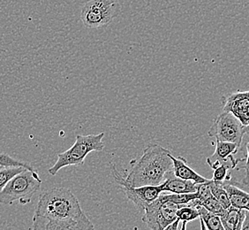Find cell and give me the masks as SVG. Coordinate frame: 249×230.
Returning <instances> with one entry per match:
<instances>
[{"label": "cell", "instance_id": "cell-10", "mask_svg": "<svg viewBox=\"0 0 249 230\" xmlns=\"http://www.w3.org/2000/svg\"><path fill=\"white\" fill-rule=\"evenodd\" d=\"M240 145L230 142L216 141V150L213 155L207 158V164L213 170L219 166H227L230 169L237 167L240 159L234 158L235 154L238 153Z\"/></svg>", "mask_w": 249, "mask_h": 230}, {"label": "cell", "instance_id": "cell-1", "mask_svg": "<svg viewBox=\"0 0 249 230\" xmlns=\"http://www.w3.org/2000/svg\"><path fill=\"white\" fill-rule=\"evenodd\" d=\"M33 230H94L71 191L54 188L39 197L33 217Z\"/></svg>", "mask_w": 249, "mask_h": 230}, {"label": "cell", "instance_id": "cell-24", "mask_svg": "<svg viewBox=\"0 0 249 230\" xmlns=\"http://www.w3.org/2000/svg\"><path fill=\"white\" fill-rule=\"evenodd\" d=\"M179 222H180V220L179 219H178L177 220H175V221H173L172 224H170V225L168 226L167 228L165 229L166 230H178V225H179Z\"/></svg>", "mask_w": 249, "mask_h": 230}, {"label": "cell", "instance_id": "cell-8", "mask_svg": "<svg viewBox=\"0 0 249 230\" xmlns=\"http://www.w3.org/2000/svg\"><path fill=\"white\" fill-rule=\"evenodd\" d=\"M224 111L235 115L242 125H249V91H236L223 96Z\"/></svg>", "mask_w": 249, "mask_h": 230}, {"label": "cell", "instance_id": "cell-2", "mask_svg": "<svg viewBox=\"0 0 249 230\" xmlns=\"http://www.w3.org/2000/svg\"><path fill=\"white\" fill-rule=\"evenodd\" d=\"M170 153L169 150L159 144H149L144 149L142 156L134 165L126 177L122 176L114 167H112L111 171L116 182L121 186L160 185L173 171Z\"/></svg>", "mask_w": 249, "mask_h": 230}, {"label": "cell", "instance_id": "cell-17", "mask_svg": "<svg viewBox=\"0 0 249 230\" xmlns=\"http://www.w3.org/2000/svg\"><path fill=\"white\" fill-rule=\"evenodd\" d=\"M28 168L23 167H5L0 166V192L5 188L12 178Z\"/></svg>", "mask_w": 249, "mask_h": 230}, {"label": "cell", "instance_id": "cell-15", "mask_svg": "<svg viewBox=\"0 0 249 230\" xmlns=\"http://www.w3.org/2000/svg\"><path fill=\"white\" fill-rule=\"evenodd\" d=\"M199 211V219L201 221V230H225L222 224L220 216L208 211L202 206H196Z\"/></svg>", "mask_w": 249, "mask_h": 230}, {"label": "cell", "instance_id": "cell-16", "mask_svg": "<svg viewBox=\"0 0 249 230\" xmlns=\"http://www.w3.org/2000/svg\"><path fill=\"white\" fill-rule=\"evenodd\" d=\"M209 184H210V187H211L212 195L215 197V198L218 200V202L225 207V209L230 208L231 206L230 198L228 196V193L224 188L223 182H216L212 181V180H210Z\"/></svg>", "mask_w": 249, "mask_h": 230}, {"label": "cell", "instance_id": "cell-4", "mask_svg": "<svg viewBox=\"0 0 249 230\" xmlns=\"http://www.w3.org/2000/svg\"><path fill=\"white\" fill-rule=\"evenodd\" d=\"M41 185L42 180L36 170L25 169L12 178L0 192V204L10 206L15 202L20 205L29 204Z\"/></svg>", "mask_w": 249, "mask_h": 230}, {"label": "cell", "instance_id": "cell-21", "mask_svg": "<svg viewBox=\"0 0 249 230\" xmlns=\"http://www.w3.org/2000/svg\"><path fill=\"white\" fill-rule=\"evenodd\" d=\"M229 170L230 168H228L227 166H219L218 168L214 169V173H213V177H212V181L216 182H224L230 181L231 176L229 173Z\"/></svg>", "mask_w": 249, "mask_h": 230}, {"label": "cell", "instance_id": "cell-7", "mask_svg": "<svg viewBox=\"0 0 249 230\" xmlns=\"http://www.w3.org/2000/svg\"><path fill=\"white\" fill-rule=\"evenodd\" d=\"M243 128L244 126L235 115L223 111L216 116L208 134L216 141L234 143L240 146L244 136Z\"/></svg>", "mask_w": 249, "mask_h": 230}, {"label": "cell", "instance_id": "cell-18", "mask_svg": "<svg viewBox=\"0 0 249 230\" xmlns=\"http://www.w3.org/2000/svg\"><path fill=\"white\" fill-rule=\"evenodd\" d=\"M199 211L195 206L180 205L177 210L178 219L182 222H189L199 218Z\"/></svg>", "mask_w": 249, "mask_h": 230}, {"label": "cell", "instance_id": "cell-14", "mask_svg": "<svg viewBox=\"0 0 249 230\" xmlns=\"http://www.w3.org/2000/svg\"><path fill=\"white\" fill-rule=\"evenodd\" d=\"M225 191L228 193L230 198L231 205L239 209L249 208V193L245 192L242 189L235 186L229 181L223 182Z\"/></svg>", "mask_w": 249, "mask_h": 230}, {"label": "cell", "instance_id": "cell-12", "mask_svg": "<svg viewBox=\"0 0 249 230\" xmlns=\"http://www.w3.org/2000/svg\"><path fill=\"white\" fill-rule=\"evenodd\" d=\"M163 184V192L176 193V194H185V193H195L197 191L198 183L184 180L181 178L177 177L174 175L173 172H171Z\"/></svg>", "mask_w": 249, "mask_h": 230}, {"label": "cell", "instance_id": "cell-22", "mask_svg": "<svg viewBox=\"0 0 249 230\" xmlns=\"http://www.w3.org/2000/svg\"><path fill=\"white\" fill-rule=\"evenodd\" d=\"M245 160V165L243 167L239 168V169H244L245 177L242 180V182L245 185H249V142L247 144V157L245 159H240V161Z\"/></svg>", "mask_w": 249, "mask_h": 230}, {"label": "cell", "instance_id": "cell-6", "mask_svg": "<svg viewBox=\"0 0 249 230\" xmlns=\"http://www.w3.org/2000/svg\"><path fill=\"white\" fill-rule=\"evenodd\" d=\"M180 205L170 201L166 194L160 196L145 207L142 221L149 230H163L177 220V210Z\"/></svg>", "mask_w": 249, "mask_h": 230}, {"label": "cell", "instance_id": "cell-23", "mask_svg": "<svg viewBox=\"0 0 249 230\" xmlns=\"http://www.w3.org/2000/svg\"><path fill=\"white\" fill-rule=\"evenodd\" d=\"M241 230H249V211L246 209V216H245L244 221L242 224Z\"/></svg>", "mask_w": 249, "mask_h": 230}, {"label": "cell", "instance_id": "cell-25", "mask_svg": "<svg viewBox=\"0 0 249 230\" xmlns=\"http://www.w3.org/2000/svg\"><path fill=\"white\" fill-rule=\"evenodd\" d=\"M243 133H244V134H249V125L243 128Z\"/></svg>", "mask_w": 249, "mask_h": 230}, {"label": "cell", "instance_id": "cell-13", "mask_svg": "<svg viewBox=\"0 0 249 230\" xmlns=\"http://www.w3.org/2000/svg\"><path fill=\"white\" fill-rule=\"evenodd\" d=\"M246 216V209H239L233 206L226 209L221 216V221L225 230H241Z\"/></svg>", "mask_w": 249, "mask_h": 230}, {"label": "cell", "instance_id": "cell-11", "mask_svg": "<svg viewBox=\"0 0 249 230\" xmlns=\"http://www.w3.org/2000/svg\"><path fill=\"white\" fill-rule=\"evenodd\" d=\"M170 158L173 161V173L175 176L181 178L184 180H189L196 183H203L210 181L209 179L200 175L198 172L192 169L187 163V159L181 156L174 157L173 154L170 153Z\"/></svg>", "mask_w": 249, "mask_h": 230}, {"label": "cell", "instance_id": "cell-3", "mask_svg": "<svg viewBox=\"0 0 249 230\" xmlns=\"http://www.w3.org/2000/svg\"><path fill=\"white\" fill-rule=\"evenodd\" d=\"M105 133L82 135L78 134L74 144L71 148L58 155V159L53 167L49 168L51 175H56L59 170L70 166H82L87 156L92 152L100 153L105 149L103 138Z\"/></svg>", "mask_w": 249, "mask_h": 230}, {"label": "cell", "instance_id": "cell-19", "mask_svg": "<svg viewBox=\"0 0 249 230\" xmlns=\"http://www.w3.org/2000/svg\"><path fill=\"white\" fill-rule=\"evenodd\" d=\"M0 166H5V167H23V168H28L29 170H36L32 165L13 158V157H11L10 155L6 153H0Z\"/></svg>", "mask_w": 249, "mask_h": 230}, {"label": "cell", "instance_id": "cell-26", "mask_svg": "<svg viewBox=\"0 0 249 230\" xmlns=\"http://www.w3.org/2000/svg\"><path fill=\"white\" fill-rule=\"evenodd\" d=\"M247 210H249V208H248V209H247Z\"/></svg>", "mask_w": 249, "mask_h": 230}, {"label": "cell", "instance_id": "cell-5", "mask_svg": "<svg viewBox=\"0 0 249 230\" xmlns=\"http://www.w3.org/2000/svg\"><path fill=\"white\" fill-rule=\"evenodd\" d=\"M119 0H89L83 5L81 19L87 29L104 28L120 15Z\"/></svg>", "mask_w": 249, "mask_h": 230}, {"label": "cell", "instance_id": "cell-20", "mask_svg": "<svg viewBox=\"0 0 249 230\" xmlns=\"http://www.w3.org/2000/svg\"><path fill=\"white\" fill-rule=\"evenodd\" d=\"M200 206L205 207L208 211H211V212L215 213L216 215L220 216V217L224 215L225 211H226L225 207L221 205L220 203L218 202L216 198H215L214 196L211 197V198H209L206 201L201 203Z\"/></svg>", "mask_w": 249, "mask_h": 230}, {"label": "cell", "instance_id": "cell-9", "mask_svg": "<svg viewBox=\"0 0 249 230\" xmlns=\"http://www.w3.org/2000/svg\"><path fill=\"white\" fill-rule=\"evenodd\" d=\"M124 193L130 201L141 211H144L145 207L155 201L160 194L163 192V184L160 185H144L139 187H132L128 185L122 186Z\"/></svg>", "mask_w": 249, "mask_h": 230}]
</instances>
